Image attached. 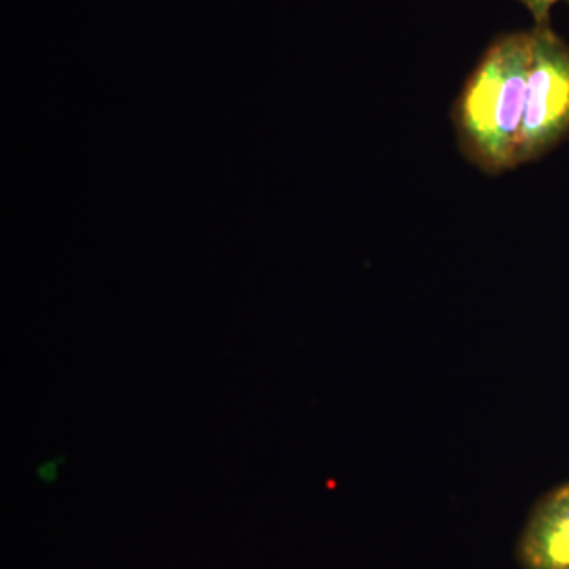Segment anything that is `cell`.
Listing matches in <instances>:
<instances>
[{"mask_svg":"<svg viewBox=\"0 0 569 569\" xmlns=\"http://www.w3.org/2000/svg\"><path fill=\"white\" fill-rule=\"evenodd\" d=\"M519 2L530 11L535 28H541V26H550V10L560 0H519Z\"/></svg>","mask_w":569,"mask_h":569,"instance_id":"4","label":"cell"},{"mask_svg":"<svg viewBox=\"0 0 569 569\" xmlns=\"http://www.w3.org/2000/svg\"><path fill=\"white\" fill-rule=\"evenodd\" d=\"M531 62V31L497 37L463 84L451 118L459 149L488 176L518 168Z\"/></svg>","mask_w":569,"mask_h":569,"instance_id":"1","label":"cell"},{"mask_svg":"<svg viewBox=\"0 0 569 569\" xmlns=\"http://www.w3.org/2000/svg\"><path fill=\"white\" fill-rule=\"evenodd\" d=\"M569 137V44L550 26L531 29V62L518 164L537 162Z\"/></svg>","mask_w":569,"mask_h":569,"instance_id":"2","label":"cell"},{"mask_svg":"<svg viewBox=\"0 0 569 569\" xmlns=\"http://www.w3.org/2000/svg\"><path fill=\"white\" fill-rule=\"evenodd\" d=\"M523 569H569V485L535 507L519 541Z\"/></svg>","mask_w":569,"mask_h":569,"instance_id":"3","label":"cell"}]
</instances>
